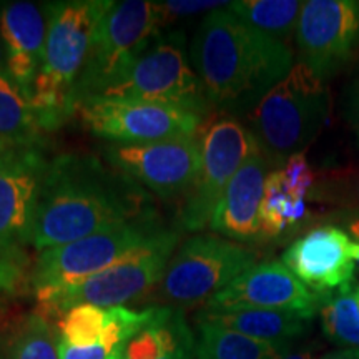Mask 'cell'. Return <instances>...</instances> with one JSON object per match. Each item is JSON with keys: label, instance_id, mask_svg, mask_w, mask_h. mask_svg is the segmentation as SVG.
Returning a JSON list of instances; mask_svg holds the SVG:
<instances>
[{"label": "cell", "instance_id": "6da1fadb", "mask_svg": "<svg viewBox=\"0 0 359 359\" xmlns=\"http://www.w3.org/2000/svg\"><path fill=\"white\" fill-rule=\"evenodd\" d=\"M156 212L145 188L97 155L50 160L35 215L32 246L50 250Z\"/></svg>", "mask_w": 359, "mask_h": 359}, {"label": "cell", "instance_id": "7a4b0ae2", "mask_svg": "<svg viewBox=\"0 0 359 359\" xmlns=\"http://www.w3.org/2000/svg\"><path fill=\"white\" fill-rule=\"evenodd\" d=\"M188 52L210 105L224 111L255 110L294 65L288 45L228 7L203 17Z\"/></svg>", "mask_w": 359, "mask_h": 359}, {"label": "cell", "instance_id": "3957f363", "mask_svg": "<svg viewBox=\"0 0 359 359\" xmlns=\"http://www.w3.org/2000/svg\"><path fill=\"white\" fill-rule=\"evenodd\" d=\"M111 4V0L48 2L43 64L30 95L43 132L57 130L74 116L72 88L87 60L98 22Z\"/></svg>", "mask_w": 359, "mask_h": 359}, {"label": "cell", "instance_id": "277c9868", "mask_svg": "<svg viewBox=\"0 0 359 359\" xmlns=\"http://www.w3.org/2000/svg\"><path fill=\"white\" fill-rule=\"evenodd\" d=\"M331 95L325 80L298 62L251 111V132L273 167L302 155L326 127Z\"/></svg>", "mask_w": 359, "mask_h": 359}, {"label": "cell", "instance_id": "5b68a950", "mask_svg": "<svg viewBox=\"0 0 359 359\" xmlns=\"http://www.w3.org/2000/svg\"><path fill=\"white\" fill-rule=\"evenodd\" d=\"M165 25L160 2L123 0L114 2L98 22L92 45L70 93L72 110L93 97L105 95L118 83L132 64Z\"/></svg>", "mask_w": 359, "mask_h": 359}, {"label": "cell", "instance_id": "8992f818", "mask_svg": "<svg viewBox=\"0 0 359 359\" xmlns=\"http://www.w3.org/2000/svg\"><path fill=\"white\" fill-rule=\"evenodd\" d=\"M178 241L180 231L165 228L140 248L97 275L67 288L35 294L39 313L47 318L62 316L79 304L115 308L142 298L163 280Z\"/></svg>", "mask_w": 359, "mask_h": 359}, {"label": "cell", "instance_id": "52a82bcc", "mask_svg": "<svg viewBox=\"0 0 359 359\" xmlns=\"http://www.w3.org/2000/svg\"><path fill=\"white\" fill-rule=\"evenodd\" d=\"M158 213L115 224L72 243L40 251L30 271L34 293L62 290L97 275L165 230Z\"/></svg>", "mask_w": 359, "mask_h": 359}, {"label": "cell", "instance_id": "ba28073f", "mask_svg": "<svg viewBox=\"0 0 359 359\" xmlns=\"http://www.w3.org/2000/svg\"><path fill=\"white\" fill-rule=\"evenodd\" d=\"M248 246L215 235H196L180 245L160 283L161 302L190 308L210 302L231 281L257 264Z\"/></svg>", "mask_w": 359, "mask_h": 359}, {"label": "cell", "instance_id": "9c48e42d", "mask_svg": "<svg viewBox=\"0 0 359 359\" xmlns=\"http://www.w3.org/2000/svg\"><path fill=\"white\" fill-rule=\"evenodd\" d=\"M180 107L205 116L212 105L190 62L183 32L160 34L105 95Z\"/></svg>", "mask_w": 359, "mask_h": 359}, {"label": "cell", "instance_id": "30bf717a", "mask_svg": "<svg viewBox=\"0 0 359 359\" xmlns=\"http://www.w3.org/2000/svg\"><path fill=\"white\" fill-rule=\"evenodd\" d=\"M98 138L111 145H147L198 135L203 116L165 103L93 97L80 103L75 115Z\"/></svg>", "mask_w": 359, "mask_h": 359}, {"label": "cell", "instance_id": "8fae6325", "mask_svg": "<svg viewBox=\"0 0 359 359\" xmlns=\"http://www.w3.org/2000/svg\"><path fill=\"white\" fill-rule=\"evenodd\" d=\"M50 160L39 145L0 150V262L27 268L32 231Z\"/></svg>", "mask_w": 359, "mask_h": 359}, {"label": "cell", "instance_id": "7c38bea8", "mask_svg": "<svg viewBox=\"0 0 359 359\" xmlns=\"http://www.w3.org/2000/svg\"><path fill=\"white\" fill-rule=\"evenodd\" d=\"M263 154L253 132L235 118H219L201 135V168L187 195L180 224L188 231H200L212 217L224 190L238 170L251 156Z\"/></svg>", "mask_w": 359, "mask_h": 359}, {"label": "cell", "instance_id": "4fadbf2b", "mask_svg": "<svg viewBox=\"0 0 359 359\" xmlns=\"http://www.w3.org/2000/svg\"><path fill=\"white\" fill-rule=\"evenodd\" d=\"M111 167L165 200L190 193L201 168V137L147 143L109 145L102 150Z\"/></svg>", "mask_w": 359, "mask_h": 359}, {"label": "cell", "instance_id": "5bb4252c", "mask_svg": "<svg viewBox=\"0 0 359 359\" xmlns=\"http://www.w3.org/2000/svg\"><path fill=\"white\" fill-rule=\"evenodd\" d=\"M302 64L326 80L351 64L359 45V2L308 0L296 25Z\"/></svg>", "mask_w": 359, "mask_h": 359}, {"label": "cell", "instance_id": "9a60e30c", "mask_svg": "<svg viewBox=\"0 0 359 359\" xmlns=\"http://www.w3.org/2000/svg\"><path fill=\"white\" fill-rule=\"evenodd\" d=\"M281 259L309 291L321 298L354 280L359 245L339 224H320L291 243Z\"/></svg>", "mask_w": 359, "mask_h": 359}, {"label": "cell", "instance_id": "2e32d148", "mask_svg": "<svg viewBox=\"0 0 359 359\" xmlns=\"http://www.w3.org/2000/svg\"><path fill=\"white\" fill-rule=\"evenodd\" d=\"M321 298L309 291L280 262L255 264L226 288L206 302V311L235 309H278L293 311L311 320L320 309Z\"/></svg>", "mask_w": 359, "mask_h": 359}, {"label": "cell", "instance_id": "e0dca14e", "mask_svg": "<svg viewBox=\"0 0 359 359\" xmlns=\"http://www.w3.org/2000/svg\"><path fill=\"white\" fill-rule=\"evenodd\" d=\"M48 2H8L0 11V39L6 45L8 77L30 98L43 64Z\"/></svg>", "mask_w": 359, "mask_h": 359}, {"label": "cell", "instance_id": "ac0fdd59", "mask_svg": "<svg viewBox=\"0 0 359 359\" xmlns=\"http://www.w3.org/2000/svg\"><path fill=\"white\" fill-rule=\"evenodd\" d=\"M271 163L263 154L251 156L238 170L210 222V228L236 243L262 240L259 208L264 195L268 170Z\"/></svg>", "mask_w": 359, "mask_h": 359}, {"label": "cell", "instance_id": "d6986e66", "mask_svg": "<svg viewBox=\"0 0 359 359\" xmlns=\"http://www.w3.org/2000/svg\"><path fill=\"white\" fill-rule=\"evenodd\" d=\"M196 339L182 308L160 306L150 325L120 346L114 359H193Z\"/></svg>", "mask_w": 359, "mask_h": 359}, {"label": "cell", "instance_id": "ffe728a7", "mask_svg": "<svg viewBox=\"0 0 359 359\" xmlns=\"http://www.w3.org/2000/svg\"><path fill=\"white\" fill-rule=\"evenodd\" d=\"M196 323H210L264 343L285 344L308 330L309 320L293 311L278 309H235L206 311L201 309Z\"/></svg>", "mask_w": 359, "mask_h": 359}, {"label": "cell", "instance_id": "44dd1931", "mask_svg": "<svg viewBox=\"0 0 359 359\" xmlns=\"http://www.w3.org/2000/svg\"><path fill=\"white\" fill-rule=\"evenodd\" d=\"M196 325V359H280L290 353V343H264L210 323Z\"/></svg>", "mask_w": 359, "mask_h": 359}, {"label": "cell", "instance_id": "7402d4cb", "mask_svg": "<svg viewBox=\"0 0 359 359\" xmlns=\"http://www.w3.org/2000/svg\"><path fill=\"white\" fill-rule=\"evenodd\" d=\"M45 133L30 98L11 77L0 75V143L39 145Z\"/></svg>", "mask_w": 359, "mask_h": 359}, {"label": "cell", "instance_id": "603a6c76", "mask_svg": "<svg viewBox=\"0 0 359 359\" xmlns=\"http://www.w3.org/2000/svg\"><path fill=\"white\" fill-rule=\"evenodd\" d=\"M308 217L306 200H296L286 191L281 168L268 173L264 195L259 208V231L262 240H273L288 235Z\"/></svg>", "mask_w": 359, "mask_h": 359}, {"label": "cell", "instance_id": "cb8c5ba5", "mask_svg": "<svg viewBox=\"0 0 359 359\" xmlns=\"http://www.w3.org/2000/svg\"><path fill=\"white\" fill-rule=\"evenodd\" d=\"M359 283L349 281L333 293L321 296L323 333L341 348L359 349Z\"/></svg>", "mask_w": 359, "mask_h": 359}, {"label": "cell", "instance_id": "d4e9b609", "mask_svg": "<svg viewBox=\"0 0 359 359\" xmlns=\"http://www.w3.org/2000/svg\"><path fill=\"white\" fill-rule=\"evenodd\" d=\"M0 359H60L57 330L42 313L27 314L4 339Z\"/></svg>", "mask_w": 359, "mask_h": 359}, {"label": "cell", "instance_id": "484cf974", "mask_svg": "<svg viewBox=\"0 0 359 359\" xmlns=\"http://www.w3.org/2000/svg\"><path fill=\"white\" fill-rule=\"evenodd\" d=\"M303 4L298 0H240L230 2L228 8L259 32L286 43L296 32Z\"/></svg>", "mask_w": 359, "mask_h": 359}, {"label": "cell", "instance_id": "4316f807", "mask_svg": "<svg viewBox=\"0 0 359 359\" xmlns=\"http://www.w3.org/2000/svg\"><path fill=\"white\" fill-rule=\"evenodd\" d=\"M110 321V308L95 304H79L72 308L58 320V341L77 348L97 344Z\"/></svg>", "mask_w": 359, "mask_h": 359}, {"label": "cell", "instance_id": "83f0119b", "mask_svg": "<svg viewBox=\"0 0 359 359\" xmlns=\"http://www.w3.org/2000/svg\"><path fill=\"white\" fill-rule=\"evenodd\" d=\"M311 200H325L348 210H359V170L327 172L318 180Z\"/></svg>", "mask_w": 359, "mask_h": 359}, {"label": "cell", "instance_id": "f1b7e54d", "mask_svg": "<svg viewBox=\"0 0 359 359\" xmlns=\"http://www.w3.org/2000/svg\"><path fill=\"white\" fill-rule=\"evenodd\" d=\"M283 177H285L286 191L296 200L311 198L314 188H316L318 177L309 167L306 156L294 155L283 165Z\"/></svg>", "mask_w": 359, "mask_h": 359}, {"label": "cell", "instance_id": "f546056e", "mask_svg": "<svg viewBox=\"0 0 359 359\" xmlns=\"http://www.w3.org/2000/svg\"><path fill=\"white\" fill-rule=\"evenodd\" d=\"M228 4L230 2H185V0L173 2V0H170V2H160V7L161 13H163V20L167 22L168 15L172 19H178V17L193 15V13L198 12H213L217 8L228 7Z\"/></svg>", "mask_w": 359, "mask_h": 359}, {"label": "cell", "instance_id": "4dcf8cb0", "mask_svg": "<svg viewBox=\"0 0 359 359\" xmlns=\"http://www.w3.org/2000/svg\"><path fill=\"white\" fill-rule=\"evenodd\" d=\"M25 268L19 264L0 262V302L15 293L24 281Z\"/></svg>", "mask_w": 359, "mask_h": 359}, {"label": "cell", "instance_id": "1f68e13d", "mask_svg": "<svg viewBox=\"0 0 359 359\" xmlns=\"http://www.w3.org/2000/svg\"><path fill=\"white\" fill-rule=\"evenodd\" d=\"M333 218L336 223L343 224L341 228L359 245V210H343V212L333 215Z\"/></svg>", "mask_w": 359, "mask_h": 359}, {"label": "cell", "instance_id": "d6a6232c", "mask_svg": "<svg viewBox=\"0 0 359 359\" xmlns=\"http://www.w3.org/2000/svg\"><path fill=\"white\" fill-rule=\"evenodd\" d=\"M349 120H351V125L354 132L359 137V80L353 85L351 95H349V107H348Z\"/></svg>", "mask_w": 359, "mask_h": 359}, {"label": "cell", "instance_id": "836d02e7", "mask_svg": "<svg viewBox=\"0 0 359 359\" xmlns=\"http://www.w3.org/2000/svg\"><path fill=\"white\" fill-rule=\"evenodd\" d=\"M318 359H359V349L341 348V349H338V351H331V353L323 354V356Z\"/></svg>", "mask_w": 359, "mask_h": 359}, {"label": "cell", "instance_id": "e575fe53", "mask_svg": "<svg viewBox=\"0 0 359 359\" xmlns=\"http://www.w3.org/2000/svg\"><path fill=\"white\" fill-rule=\"evenodd\" d=\"M280 359H316V353H314V348H303L299 351L286 353Z\"/></svg>", "mask_w": 359, "mask_h": 359}, {"label": "cell", "instance_id": "d590c367", "mask_svg": "<svg viewBox=\"0 0 359 359\" xmlns=\"http://www.w3.org/2000/svg\"><path fill=\"white\" fill-rule=\"evenodd\" d=\"M0 75H6V77H8L7 52H6V45H4L2 39H0Z\"/></svg>", "mask_w": 359, "mask_h": 359}, {"label": "cell", "instance_id": "8d00e7d4", "mask_svg": "<svg viewBox=\"0 0 359 359\" xmlns=\"http://www.w3.org/2000/svg\"><path fill=\"white\" fill-rule=\"evenodd\" d=\"M4 148H7V145H4V143H0V150H4Z\"/></svg>", "mask_w": 359, "mask_h": 359}, {"label": "cell", "instance_id": "74e56055", "mask_svg": "<svg viewBox=\"0 0 359 359\" xmlns=\"http://www.w3.org/2000/svg\"><path fill=\"white\" fill-rule=\"evenodd\" d=\"M358 304H359V293H358Z\"/></svg>", "mask_w": 359, "mask_h": 359}]
</instances>
